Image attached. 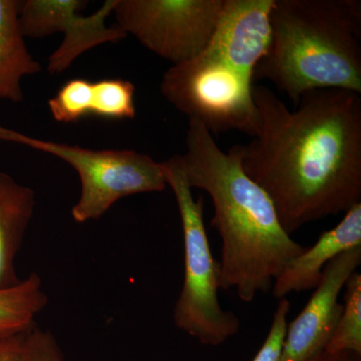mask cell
<instances>
[{
	"label": "cell",
	"instance_id": "obj_1",
	"mask_svg": "<svg viewBox=\"0 0 361 361\" xmlns=\"http://www.w3.org/2000/svg\"><path fill=\"white\" fill-rule=\"evenodd\" d=\"M257 127L239 145L242 167L270 197L288 235L361 203V97L316 90L291 111L253 85Z\"/></svg>",
	"mask_w": 361,
	"mask_h": 361
},
{
	"label": "cell",
	"instance_id": "obj_2",
	"mask_svg": "<svg viewBox=\"0 0 361 361\" xmlns=\"http://www.w3.org/2000/svg\"><path fill=\"white\" fill-rule=\"evenodd\" d=\"M186 153L180 155L189 186L204 190L214 206L211 225L222 240L220 289L244 302L272 290L285 266L306 247L287 234L274 204L242 167L239 145L228 153L199 121L189 120Z\"/></svg>",
	"mask_w": 361,
	"mask_h": 361
},
{
	"label": "cell",
	"instance_id": "obj_3",
	"mask_svg": "<svg viewBox=\"0 0 361 361\" xmlns=\"http://www.w3.org/2000/svg\"><path fill=\"white\" fill-rule=\"evenodd\" d=\"M272 37L254 71L297 106L306 92L361 94L360 0H274Z\"/></svg>",
	"mask_w": 361,
	"mask_h": 361
},
{
	"label": "cell",
	"instance_id": "obj_4",
	"mask_svg": "<svg viewBox=\"0 0 361 361\" xmlns=\"http://www.w3.org/2000/svg\"><path fill=\"white\" fill-rule=\"evenodd\" d=\"M168 186L174 192L184 236L185 275L174 308L176 326L204 345L219 346L236 336L240 320L221 306L219 263L213 257L204 223V202L194 198L180 155L161 161Z\"/></svg>",
	"mask_w": 361,
	"mask_h": 361
},
{
	"label": "cell",
	"instance_id": "obj_5",
	"mask_svg": "<svg viewBox=\"0 0 361 361\" xmlns=\"http://www.w3.org/2000/svg\"><path fill=\"white\" fill-rule=\"evenodd\" d=\"M0 140L30 147L65 161L77 171L80 198L71 209L77 223L97 220L126 197L168 187L161 163L133 149H92L37 139L0 125Z\"/></svg>",
	"mask_w": 361,
	"mask_h": 361
},
{
	"label": "cell",
	"instance_id": "obj_6",
	"mask_svg": "<svg viewBox=\"0 0 361 361\" xmlns=\"http://www.w3.org/2000/svg\"><path fill=\"white\" fill-rule=\"evenodd\" d=\"M253 80L207 49L173 65L163 75L161 94L177 110L199 121L212 135L236 130L253 135L257 109Z\"/></svg>",
	"mask_w": 361,
	"mask_h": 361
},
{
	"label": "cell",
	"instance_id": "obj_7",
	"mask_svg": "<svg viewBox=\"0 0 361 361\" xmlns=\"http://www.w3.org/2000/svg\"><path fill=\"white\" fill-rule=\"evenodd\" d=\"M225 0H116V25L173 65L202 54Z\"/></svg>",
	"mask_w": 361,
	"mask_h": 361
},
{
	"label": "cell",
	"instance_id": "obj_8",
	"mask_svg": "<svg viewBox=\"0 0 361 361\" xmlns=\"http://www.w3.org/2000/svg\"><path fill=\"white\" fill-rule=\"evenodd\" d=\"M87 4L82 0L20 1V23L25 37L42 39L56 32L63 33V42L49 58V73H63L90 49L128 37L118 25H106L116 0H106L96 13L82 16L80 11Z\"/></svg>",
	"mask_w": 361,
	"mask_h": 361
},
{
	"label": "cell",
	"instance_id": "obj_9",
	"mask_svg": "<svg viewBox=\"0 0 361 361\" xmlns=\"http://www.w3.org/2000/svg\"><path fill=\"white\" fill-rule=\"evenodd\" d=\"M361 263V247L330 261L305 307L287 326L279 361H310L326 348L343 305L338 297Z\"/></svg>",
	"mask_w": 361,
	"mask_h": 361
},
{
	"label": "cell",
	"instance_id": "obj_10",
	"mask_svg": "<svg viewBox=\"0 0 361 361\" xmlns=\"http://www.w3.org/2000/svg\"><path fill=\"white\" fill-rule=\"evenodd\" d=\"M273 4L274 0H225L205 49L254 80V71L270 47Z\"/></svg>",
	"mask_w": 361,
	"mask_h": 361
},
{
	"label": "cell",
	"instance_id": "obj_11",
	"mask_svg": "<svg viewBox=\"0 0 361 361\" xmlns=\"http://www.w3.org/2000/svg\"><path fill=\"white\" fill-rule=\"evenodd\" d=\"M357 247H361V203L346 211L336 227L323 232L314 245L306 247L285 266L273 283V296L281 299L292 292L315 289L330 261Z\"/></svg>",
	"mask_w": 361,
	"mask_h": 361
},
{
	"label": "cell",
	"instance_id": "obj_12",
	"mask_svg": "<svg viewBox=\"0 0 361 361\" xmlns=\"http://www.w3.org/2000/svg\"><path fill=\"white\" fill-rule=\"evenodd\" d=\"M135 92L132 82L121 78L94 82L73 78L47 104L52 118L59 123L78 122L90 115L126 120L135 116Z\"/></svg>",
	"mask_w": 361,
	"mask_h": 361
},
{
	"label": "cell",
	"instance_id": "obj_13",
	"mask_svg": "<svg viewBox=\"0 0 361 361\" xmlns=\"http://www.w3.org/2000/svg\"><path fill=\"white\" fill-rule=\"evenodd\" d=\"M37 197L32 188L0 172V290L20 282L16 258L33 213Z\"/></svg>",
	"mask_w": 361,
	"mask_h": 361
},
{
	"label": "cell",
	"instance_id": "obj_14",
	"mask_svg": "<svg viewBox=\"0 0 361 361\" xmlns=\"http://www.w3.org/2000/svg\"><path fill=\"white\" fill-rule=\"evenodd\" d=\"M20 1L0 0V99L20 103L21 80L42 71L28 51L20 23Z\"/></svg>",
	"mask_w": 361,
	"mask_h": 361
},
{
	"label": "cell",
	"instance_id": "obj_15",
	"mask_svg": "<svg viewBox=\"0 0 361 361\" xmlns=\"http://www.w3.org/2000/svg\"><path fill=\"white\" fill-rule=\"evenodd\" d=\"M47 304L42 278L37 273L11 288L0 290V336L32 329L35 317Z\"/></svg>",
	"mask_w": 361,
	"mask_h": 361
},
{
	"label": "cell",
	"instance_id": "obj_16",
	"mask_svg": "<svg viewBox=\"0 0 361 361\" xmlns=\"http://www.w3.org/2000/svg\"><path fill=\"white\" fill-rule=\"evenodd\" d=\"M343 310L324 351L361 355V274L355 271L346 282Z\"/></svg>",
	"mask_w": 361,
	"mask_h": 361
},
{
	"label": "cell",
	"instance_id": "obj_17",
	"mask_svg": "<svg viewBox=\"0 0 361 361\" xmlns=\"http://www.w3.org/2000/svg\"><path fill=\"white\" fill-rule=\"evenodd\" d=\"M290 307L291 304L286 297L279 299L269 332L253 361H279L288 326L287 317Z\"/></svg>",
	"mask_w": 361,
	"mask_h": 361
},
{
	"label": "cell",
	"instance_id": "obj_18",
	"mask_svg": "<svg viewBox=\"0 0 361 361\" xmlns=\"http://www.w3.org/2000/svg\"><path fill=\"white\" fill-rule=\"evenodd\" d=\"M25 361H65L56 339L51 332L33 326L27 332Z\"/></svg>",
	"mask_w": 361,
	"mask_h": 361
},
{
	"label": "cell",
	"instance_id": "obj_19",
	"mask_svg": "<svg viewBox=\"0 0 361 361\" xmlns=\"http://www.w3.org/2000/svg\"><path fill=\"white\" fill-rule=\"evenodd\" d=\"M28 331L0 336V361H25Z\"/></svg>",
	"mask_w": 361,
	"mask_h": 361
},
{
	"label": "cell",
	"instance_id": "obj_20",
	"mask_svg": "<svg viewBox=\"0 0 361 361\" xmlns=\"http://www.w3.org/2000/svg\"><path fill=\"white\" fill-rule=\"evenodd\" d=\"M310 361H361V355L353 353H329L323 351Z\"/></svg>",
	"mask_w": 361,
	"mask_h": 361
}]
</instances>
